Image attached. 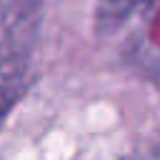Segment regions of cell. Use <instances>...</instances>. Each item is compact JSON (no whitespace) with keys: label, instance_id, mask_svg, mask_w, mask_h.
I'll list each match as a JSON object with an SVG mask.
<instances>
[{"label":"cell","instance_id":"cell-1","mask_svg":"<svg viewBox=\"0 0 160 160\" xmlns=\"http://www.w3.org/2000/svg\"><path fill=\"white\" fill-rule=\"evenodd\" d=\"M5 105V95H2V90H0V108Z\"/></svg>","mask_w":160,"mask_h":160}]
</instances>
